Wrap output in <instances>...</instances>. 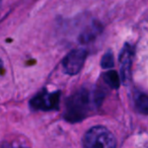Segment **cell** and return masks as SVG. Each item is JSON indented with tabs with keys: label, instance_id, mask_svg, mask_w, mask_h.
I'll return each mask as SVG.
<instances>
[{
	"label": "cell",
	"instance_id": "5b68a950",
	"mask_svg": "<svg viewBox=\"0 0 148 148\" xmlns=\"http://www.w3.org/2000/svg\"><path fill=\"white\" fill-rule=\"evenodd\" d=\"M133 60V49L130 45L124 46L122 53L120 54V64H121V78L123 82H128L131 75V66Z\"/></svg>",
	"mask_w": 148,
	"mask_h": 148
},
{
	"label": "cell",
	"instance_id": "ba28073f",
	"mask_svg": "<svg viewBox=\"0 0 148 148\" xmlns=\"http://www.w3.org/2000/svg\"><path fill=\"white\" fill-rule=\"evenodd\" d=\"M101 67L105 68V69H109L114 66V56L112 54V52H108L105 55L103 56V59H101Z\"/></svg>",
	"mask_w": 148,
	"mask_h": 148
},
{
	"label": "cell",
	"instance_id": "52a82bcc",
	"mask_svg": "<svg viewBox=\"0 0 148 148\" xmlns=\"http://www.w3.org/2000/svg\"><path fill=\"white\" fill-rule=\"evenodd\" d=\"M137 110L141 114L148 115V97L146 95H139L135 99Z\"/></svg>",
	"mask_w": 148,
	"mask_h": 148
},
{
	"label": "cell",
	"instance_id": "8992f818",
	"mask_svg": "<svg viewBox=\"0 0 148 148\" xmlns=\"http://www.w3.org/2000/svg\"><path fill=\"white\" fill-rule=\"evenodd\" d=\"M103 79H105V82L110 87H112V88H118L120 86V81L121 80H120V77L117 72L115 71L107 72L103 75Z\"/></svg>",
	"mask_w": 148,
	"mask_h": 148
},
{
	"label": "cell",
	"instance_id": "3957f363",
	"mask_svg": "<svg viewBox=\"0 0 148 148\" xmlns=\"http://www.w3.org/2000/svg\"><path fill=\"white\" fill-rule=\"evenodd\" d=\"M60 103V92L59 91H54L49 92L45 90L39 92L37 95L31 99V108L36 111H53L58 110Z\"/></svg>",
	"mask_w": 148,
	"mask_h": 148
},
{
	"label": "cell",
	"instance_id": "6da1fadb",
	"mask_svg": "<svg viewBox=\"0 0 148 148\" xmlns=\"http://www.w3.org/2000/svg\"><path fill=\"white\" fill-rule=\"evenodd\" d=\"M101 101L103 95L97 91H91L87 88L79 89L66 103L64 117L71 123L82 121L97 106L101 105Z\"/></svg>",
	"mask_w": 148,
	"mask_h": 148
},
{
	"label": "cell",
	"instance_id": "277c9868",
	"mask_svg": "<svg viewBox=\"0 0 148 148\" xmlns=\"http://www.w3.org/2000/svg\"><path fill=\"white\" fill-rule=\"evenodd\" d=\"M87 57V51L83 49H75L66 55L63 60V69L69 75H76L82 69Z\"/></svg>",
	"mask_w": 148,
	"mask_h": 148
},
{
	"label": "cell",
	"instance_id": "30bf717a",
	"mask_svg": "<svg viewBox=\"0 0 148 148\" xmlns=\"http://www.w3.org/2000/svg\"><path fill=\"white\" fill-rule=\"evenodd\" d=\"M2 70H3V63L1 61V59H0V72L2 71Z\"/></svg>",
	"mask_w": 148,
	"mask_h": 148
},
{
	"label": "cell",
	"instance_id": "7a4b0ae2",
	"mask_svg": "<svg viewBox=\"0 0 148 148\" xmlns=\"http://www.w3.org/2000/svg\"><path fill=\"white\" fill-rule=\"evenodd\" d=\"M84 148H116V138L110 130L103 126H95L83 137Z\"/></svg>",
	"mask_w": 148,
	"mask_h": 148
},
{
	"label": "cell",
	"instance_id": "9c48e42d",
	"mask_svg": "<svg viewBox=\"0 0 148 148\" xmlns=\"http://www.w3.org/2000/svg\"><path fill=\"white\" fill-rule=\"evenodd\" d=\"M0 148H29V147L23 145H18V144H14V143H5L2 146H0Z\"/></svg>",
	"mask_w": 148,
	"mask_h": 148
}]
</instances>
